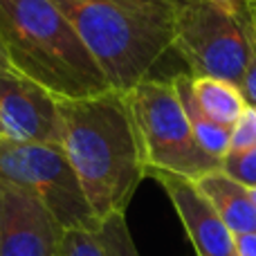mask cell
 Returning a JSON list of instances; mask_svg holds the SVG:
<instances>
[{
  "label": "cell",
  "instance_id": "ffe728a7",
  "mask_svg": "<svg viewBox=\"0 0 256 256\" xmlns=\"http://www.w3.org/2000/svg\"><path fill=\"white\" fill-rule=\"evenodd\" d=\"M243 7H245V14L250 18V25H252L254 34H256V0H243Z\"/></svg>",
  "mask_w": 256,
  "mask_h": 256
},
{
  "label": "cell",
  "instance_id": "5bb4252c",
  "mask_svg": "<svg viewBox=\"0 0 256 256\" xmlns=\"http://www.w3.org/2000/svg\"><path fill=\"white\" fill-rule=\"evenodd\" d=\"M220 171L238 184L254 189L256 186V146L254 148L230 150L220 162Z\"/></svg>",
  "mask_w": 256,
  "mask_h": 256
},
{
  "label": "cell",
  "instance_id": "52a82bcc",
  "mask_svg": "<svg viewBox=\"0 0 256 256\" xmlns=\"http://www.w3.org/2000/svg\"><path fill=\"white\" fill-rule=\"evenodd\" d=\"M0 137L61 146L58 97L16 70H0Z\"/></svg>",
  "mask_w": 256,
  "mask_h": 256
},
{
  "label": "cell",
  "instance_id": "9c48e42d",
  "mask_svg": "<svg viewBox=\"0 0 256 256\" xmlns=\"http://www.w3.org/2000/svg\"><path fill=\"white\" fill-rule=\"evenodd\" d=\"M146 176L155 178L166 191L168 200L194 245L196 256H236L234 234L227 230L218 212L198 189L196 180L166 171H148Z\"/></svg>",
  "mask_w": 256,
  "mask_h": 256
},
{
  "label": "cell",
  "instance_id": "ac0fdd59",
  "mask_svg": "<svg viewBox=\"0 0 256 256\" xmlns=\"http://www.w3.org/2000/svg\"><path fill=\"white\" fill-rule=\"evenodd\" d=\"M238 90H240V94H243L245 104L256 108V34L252 30V25H250V58H248V66H245Z\"/></svg>",
  "mask_w": 256,
  "mask_h": 256
},
{
  "label": "cell",
  "instance_id": "8fae6325",
  "mask_svg": "<svg viewBox=\"0 0 256 256\" xmlns=\"http://www.w3.org/2000/svg\"><path fill=\"white\" fill-rule=\"evenodd\" d=\"M171 84L176 88L182 108H184L186 120H189L191 130H194L196 142L200 144V148L207 155H212L214 160H220L222 162V158L232 148V128L216 124V122H212L202 112V108L198 106V102L194 97V90H191L189 72H178L176 76H171Z\"/></svg>",
  "mask_w": 256,
  "mask_h": 256
},
{
  "label": "cell",
  "instance_id": "2e32d148",
  "mask_svg": "<svg viewBox=\"0 0 256 256\" xmlns=\"http://www.w3.org/2000/svg\"><path fill=\"white\" fill-rule=\"evenodd\" d=\"M120 7L132 9V12H142L148 16H162V18H173L180 7H184L189 0H108Z\"/></svg>",
  "mask_w": 256,
  "mask_h": 256
},
{
  "label": "cell",
  "instance_id": "e0dca14e",
  "mask_svg": "<svg viewBox=\"0 0 256 256\" xmlns=\"http://www.w3.org/2000/svg\"><path fill=\"white\" fill-rule=\"evenodd\" d=\"M256 146V108L248 106L236 126L232 128V148L230 150H240V148H254Z\"/></svg>",
  "mask_w": 256,
  "mask_h": 256
},
{
  "label": "cell",
  "instance_id": "9a60e30c",
  "mask_svg": "<svg viewBox=\"0 0 256 256\" xmlns=\"http://www.w3.org/2000/svg\"><path fill=\"white\" fill-rule=\"evenodd\" d=\"M58 256H106L97 230H66Z\"/></svg>",
  "mask_w": 256,
  "mask_h": 256
},
{
  "label": "cell",
  "instance_id": "277c9868",
  "mask_svg": "<svg viewBox=\"0 0 256 256\" xmlns=\"http://www.w3.org/2000/svg\"><path fill=\"white\" fill-rule=\"evenodd\" d=\"M126 99L140 137L146 173L166 171L200 180L220 168V160L207 155L196 142L171 79L148 76L132 86Z\"/></svg>",
  "mask_w": 256,
  "mask_h": 256
},
{
  "label": "cell",
  "instance_id": "7402d4cb",
  "mask_svg": "<svg viewBox=\"0 0 256 256\" xmlns=\"http://www.w3.org/2000/svg\"><path fill=\"white\" fill-rule=\"evenodd\" d=\"M222 2H230V4H243V0H222Z\"/></svg>",
  "mask_w": 256,
  "mask_h": 256
},
{
  "label": "cell",
  "instance_id": "d6986e66",
  "mask_svg": "<svg viewBox=\"0 0 256 256\" xmlns=\"http://www.w3.org/2000/svg\"><path fill=\"white\" fill-rule=\"evenodd\" d=\"M236 256H256V234H238L234 236Z\"/></svg>",
  "mask_w": 256,
  "mask_h": 256
},
{
  "label": "cell",
  "instance_id": "7a4b0ae2",
  "mask_svg": "<svg viewBox=\"0 0 256 256\" xmlns=\"http://www.w3.org/2000/svg\"><path fill=\"white\" fill-rule=\"evenodd\" d=\"M0 45L14 70L58 99L90 97L110 88L52 0H0Z\"/></svg>",
  "mask_w": 256,
  "mask_h": 256
},
{
  "label": "cell",
  "instance_id": "6da1fadb",
  "mask_svg": "<svg viewBox=\"0 0 256 256\" xmlns=\"http://www.w3.org/2000/svg\"><path fill=\"white\" fill-rule=\"evenodd\" d=\"M61 148L74 168L97 220L126 214L140 182L146 178L140 137L126 92L58 99Z\"/></svg>",
  "mask_w": 256,
  "mask_h": 256
},
{
  "label": "cell",
  "instance_id": "4fadbf2b",
  "mask_svg": "<svg viewBox=\"0 0 256 256\" xmlns=\"http://www.w3.org/2000/svg\"><path fill=\"white\" fill-rule=\"evenodd\" d=\"M99 240H102L106 256H140L135 248L132 234L128 230L126 214H112L97 227Z\"/></svg>",
  "mask_w": 256,
  "mask_h": 256
},
{
  "label": "cell",
  "instance_id": "ba28073f",
  "mask_svg": "<svg viewBox=\"0 0 256 256\" xmlns=\"http://www.w3.org/2000/svg\"><path fill=\"white\" fill-rule=\"evenodd\" d=\"M63 232L34 194L0 184V256H58Z\"/></svg>",
  "mask_w": 256,
  "mask_h": 256
},
{
  "label": "cell",
  "instance_id": "44dd1931",
  "mask_svg": "<svg viewBox=\"0 0 256 256\" xmlns=\"http://www.w3.org/2000/svg\"><path fill=\"white\" fill-rule=\"evenodd\" d=\"M0 70H14V68L9 66V61H7V56H4V52H2V45H0Z\"/></svg>",
  "mask_w": 256,
  "mask_h": 256
},
{
  "label": "cell",
  "instance_id": "8992f818",
  "mask_svg": "<svg viewBox=\"0 0 256 256\" xmlns=\"http://www.w3.org/2000/svg\"><path fill=\"white\" fill-rule=\"evenodd\" d=\"M0 184L34 194L63 230H97L81 182L58 144H18L0 137Z\"/></svg>",
  "mask_w": 256,
  "mask_h": 256
},
{
  "label": "cell",
  "instance_id": "30bf717a",
  "mask_svg": "<svg viewBox=\"0 0 256 256\" xmlns=\"http://www.w3.org/2000/svg\"><path fill=\"white\" fill-rule=\"evenodd\" d=\"M196 184L232 234H256V202L248 186L232 180L220 168L202 176Z\"/></svg>",
  "mask_w": 256,
  "mask_h": 256
},
{
  "label": "cell",
  "instance_id": "3957f363",
  "mask_svg": "<svg viewBox=\"0 0 256 256\" xmlns=\"http://www.w3.org/2000/svg\"><path fill=\"white\" fill-rule=\"evenodd\" d=\"M52 2L70 20L108 86L117 92H128L148 79L150 70L171 52L173 18L148 16L108 0Z\"/></svg>",
  "mask_w": 256,
  "mask_h": 256
},
{
  "label": "cell",
  "instance_id": "603a6c76",
  "mask_svg": "<svg viewBox=\"0 0 256 256\" xmlns=\"http://www.w3.org/2000/svg\"><path fill=\"white\" fill-rule=\"evenodd\" d=\"M250 191H252V198H254V202H256V186H254V189H250Z\"/></svg>",
  "mask_w": 256,
  "mask_h": 256
},
{
  "label": "cell",
  "instance_id": "7c38bea8",
  "mask_svg": "<svg viewBox=\"0 0 256 256\" xmlns=\"http://www.w3.org/2000/svg\"><path fill=\"white\" fill-rule=\"evenodd\" d=\"M191 90L204 115L220 126L234 128L248 108L240 90L230 81L212 79V76H191Z\"/></svg>",
  "mask_w": 256,
  "mask_h": 256
},
{
  "label": "cell",
  "instance_id": "5b68a950",
  "mask_svg": "<svg viewBox=\"0 0 256 256\" xmlns=\"http://www.w3.org/2000/svg\"><path fill=\"white\" fill-rule=\"evenodd\" d=\"M191 76L240 86L250 58V20L243 4L189 0L173 16V45Z\"/></svg>",
  "mask_w": 256,
  "mask_h": 256
}]
</instances>
